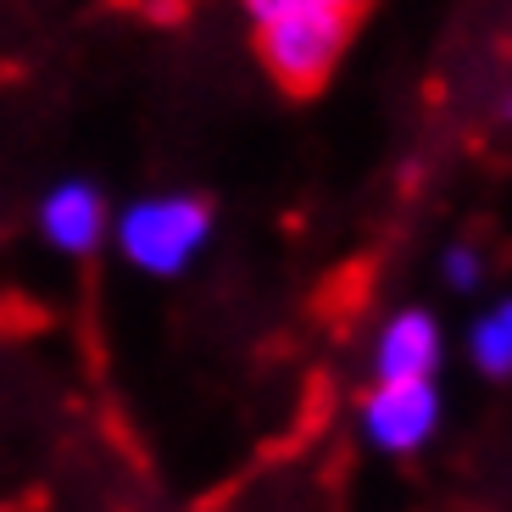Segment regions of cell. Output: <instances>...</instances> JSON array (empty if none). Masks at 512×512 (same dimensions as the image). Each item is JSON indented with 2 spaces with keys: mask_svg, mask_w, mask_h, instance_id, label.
Returning a JSON list of instances; mask_svg holds the SVG:
<instances>
[{
  "mask_svg": "<svg viewBox=\"0 0 512 512\" xmlns=\"http://www.w3.org/2000/svg\"><path fill=\"white\" fill-rule=\"evenodd\" d=\"M212 240V206L195 195H145L117 218V251L151 279H173Z\"/></svg>",
  "mask_w": 512,
  "mask_h": 512,
  "instance_id": "cell-1",
  "label": "cell"
},
{
  "mask_svg": "<svg viewBox=\"0 0 512 512\" xmlns=\"http://www.w3.org/2000/svg\"><path fill=\"white\" fill-rule=\"evenodd\" d=\"M351 17L357 12H334V6H290L273 12L268 23H256V45L262 62L279 78L284 90H318L334 73L340 51L351 39Z\"/></svg>",
  "mask_w": 512,
  "mask_h": 512,
  "instance_id": "cell-2",
  "label": "cell"
},
{
  "mask_svg": "<svg viewBox=\"0 0 512 512\" xmlns=\"http://www.w3.org/2000/svg\"><path fill=\"white\" fill-rule=\"evenodd\" d=\"M440 423V396L435 379H401V384H379L368 401H362V435L373 440L390 457H407L423 440L435 435Z\"/></svg>",
  "mask_w": 512,
  "mask_h": 512,
  "instance_id": "cell-3",
  "label": "cell"
},
{
  "mask_svg": "<svg viewBox=\"0 0 512 512\" xmlns=\"http://www.w3.org/2000/svg\"><path fill=\"white\" fill-rule=\"evenodd\" d=\"M440 362V323L423 307H407L379 329L373 346V373L379 384H401V379H435Z\"/></svg>",
  "mask_w": 512,
  "mask_h": 512,
  "instance_id": "cell-4",
  "label": "cell"
},
{
  "mask_svg": "<svg viewBox=\"0 0 512 512\" xmlns=\"http://www.w3.org/2000/svg\"><path fill=\"white\" fill-rule=\"evenodd\" d=\"M39 229H45V240L56 245V251L67 256H90L95 245H101L106 234V201L95 184L84 179H62L45 201H39Z\"/></svg>",
  "mask_w": 512,
  "mask_h": 512,
  "instance_id": "cell-5",
  "label": "cell"
},
{
  "mask_svg": "<svg viewBox=\"0 0 512 512\" xmlns=\"http://www.w3.org/2000/svg\"><path fill=\"white\" fill-rule=\"evenodd\" d=\"M468 346H474L479 373H490V379H507V373H512V301L490 307L485 318L474 323Z\"/></svg>",
  "mask_w": 512,
  "mask_h": 512,
  "instance_id": "cell-6",
  "label": "cell"
},
{
  "mask_svg": "<svg viewBox=\"0 0 512 512\" xmlns=\"http://www.w3.org/2000/svg\"><path fill=\"white\" fill-rule=\"evenodd\" d=\"M479 251H468V245H457V251H446V284L451 290H474L479 284Z\"/></svg>",
  "mask_w": 512,
  "mask_h": 512,
  "instance_id": "cell-7",
  "label": "cell"
},
{
  "mask_svg": "<svg viewBox=\"0 0 512 512\" xmlns=\"http://www.w3.org/2000/svg\"><path fill=\"white\" fill-rule=\"evenodd\" d=\"M290 6H334V12H357L362 0H245L251 23H268L273 12H290Z\"/></svg>",
  "mask_w": 512,
  "mask_h": 512,
  "instance_id": "cell-8",
  "label": "cell"
}]
</instances>
